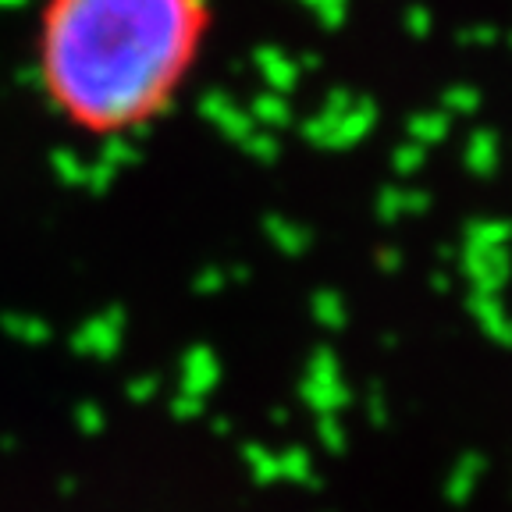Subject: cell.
<instances>
[{
  "label": "cell",
  "instance_id": "cell-1",
  "mask_svg": "<svg viewBox=\"0 0 512 512\" xmlns=\"http://www.w3.org/2000/svg\"><path fill=\"white\" fill-rule=\"evenodd\" d=\"M214 29V0H40L32 82L50 118L75 136H143L178 111Z\"/></svg>",
  "mask_w": 512,
  "mask_h": 512
}]
</instances>
